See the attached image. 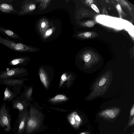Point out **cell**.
I'll list each match as a JSON object with an SVG mask.
<instances>
[{"label":"cell","mask_w":134,"mask_h":134,"mask_svg":"<svg viewBox=\"0 0 134 134\" xmlns=\"http://www.w3.org/2000/svg\"><path fill=\"white\" fill-rule=\"evenodd\" d=\"M29 114V119L25 131L26 134H30L39 129L43 120L41 113L32 106L30 107Z\"/></svg>","instance_id":"6da1fadb"},{"label":"cell","mask_w":134,"mask_h":134,"mask_svg":"<svg viewBox=\"0 0 134 134\" xmlns=\"http://www.w3.org/2000/svg\"><path fill=\"white\" fill-rule=\"evenodd\" d=\"M29 117V112L27 110L19 111L12 131L15 134H23Z\"/></svg>","instance_id":"7a4b0ae2"},{"label":"cell","mask_w":134,"mask_h":134,"mask_svg":"<svg viewBox=\"0 0 134 134\" xmlns=\"http://www.w3.org/2000/svg\"><path fill=\"white\" fill-rule=\"evenodd\" d=\"M9 112V107L5 103H3L0 107V129L2 128L8 132L12 130L11 117Z\"/></svg>","instance_id":"3957f363"},{"label":"cell","mask_w":134,"mask_h":134,"mask_svg":"<svg viewBox=\"0 0 134 134\" xmlns=\"http://www.w3.org/2000/svg\"><path fill=\"white\" fill-rule=\"evenodd\" d=\"M28 74L27 70L25 68L17 67L7 68L0 72V80L11 78H22Z\"/></svg>","instance_id":"277c9868"},{"label":"cell","mask_w":134,"mask_h":134,"mask_svg":"<svg viewBox=\"0 0 134 134\" xmlns=\"http://www.w3.org/2000/svg\"><path fill=\"white\" fill-rule=\"evenodd\" d=\"M27 79L25 78H11L0 80V84L11 88L18 94H21L20 90L24 86V82Z\"/></svg>","instance_id":"5b68a950"},{"label":"cell","mask_w":134,"mask_h":134,"mask_svg":"<svg viewBox=\"0 0 134 134\" xmlns=\"http://www.w3.org/2000/svg\"><path fill=\"white\" fill-rule=\"evenodd\" d=\"M0 43L2 44L9 48L16 51L22 52L27 51L30 48L23 44L17 43L4 38L0 36Z\"/></svg>","instance_id":"8992f818"},{"label":"cell","mask_w":134,"mask_h":134,"mask_svg":"<svg viewBox=\"0 0 134 134\" xmlns=\"http://www.w3.org/2000/svg\"><path fill=\"white\" fill-rule=\"evenodd\" d=\"M13 109L18 110L19 111L26 110L29 102L21 94L19 97L13 99L11 101Z\"/></svg>","instance_id":"52a82bcc"},{"label":"cell","mask_w":134,"mask_h":134,"mask_svg":"<svg viewBox=\"0 0 134 134\" xmlns=\"http://www.w3.org/2000/svg\"><path fill=\"white\" fill-rule=\"evenodd\" d=\"M120 112V108H113L102 111L99 113L98 116L105 119L113 120L117 117Z\"/></svg>","instance_id":"ba28073f"},{"label":"cell","mask_w":134,"mask_h":134,"mask_svg":"<svg viewBox=\"0 0 134 134\" xmlns=\"http://www.w3.org/2000/svg\"><path fill=\"white\" fill-rule=\"evenodd\" d=\"M109 77L107 76V75H104L100 77L97 81L93 88L92 94L91 95L94 96V97L98 96L100 91L101 89L105 88V87L106 86L107 84L109 82Z\"/></svg>","instance_id":"9c48e42d"},{"label":"cell","mask_w":134,"mask_h":134,"mask_svg":"<svg viewBox=\"0 0 134 134\" xmlns=\"http://www.w3.org/2000/svg\"><path fill=\"white\" fill-rule=\"evenodd\" d=\"M69 122L75 129H78L81 124L82 121L77 113L74 111L71 113L67 116Z\"/></svg>","instance_id":"30bf717a"},{"label":"cell","mask_w":134,"mask_h":134,"mask_svg":"<svg viewBox=\"0 0 134 134\" xmlns=\"http://www.w3.org/2000/svg\"><path fill=\"white\" fill-rule=\"evenodd\" d=\"M27 58L25 57L15 58L9 62L8 65L12 66L20 67L26 65L27 64Z\"/></svg>","instance_id":"8fae6325"},{"label":"cell","mask_w":134,"mask_h":134,"mask_svg":"<svg viewBox=\"0 0 134 134\" xmlns=\"http://www.w3.org/2000/svg\"><path fill=\"white\" fill-rule=\"evenodd\" d=\"M18 95L17 94L7 86L4 91L3 100L4 102L11 101L14 98L17 97Z\"/></svg>","instance_id":"7c38bea8"},{"label":"cell","mask_w":134,"mask_h":134,"mask_svg":"<svg viewBox=\"0 0 134 134\" xmlns=\"http://www.w3.org/2000/svg\"><path fill=\"white\" fill-rule=\"evenodd\" d=\"M39 75L40 80L45 87L47 88L49 85V81L47 74L42 68L39 70Z\"/></svg>","instance_id":"4fadbf2b"},{"label":"cell","mask_w":134,"mask_h":134,"mask_svg":"<svg viewBox=\"0 0 134 134\" xmlns=\"http://www.w3.org/2000/svg\"><path fill=\"white\" fill-rule=\"evenodd\" d=\"M0 11L5 13H9L12 12H17L12 5L6 3H0Z\"/></svg>","instance_id":"5bb4252c"},{"label":"cell","mask_w":134,"mask_h":134,"mask_svg":"<svg viewBox=\"0 0 134 134\" xmlns=\"http://www.w3.org/2000/svg\"><path fill=\"white\" fill-rule=\"evenodd\" d=\"M68 99V98L62 94H58L51 98L49 100L52 102L55 103L66 101Z\"/></svg>","instance_id":"9a60e30c"},{"label":"cell","mask_w":134,"mask_h":134,"mask_svg":"<svg viewBox=\"0 0 134 134\" xmlns=\"http://www.w3.org/2000/svg\"><path fill=\"white\" fill-rule=\"evenodd\" d=\"M0 31L13 38L16 39L20 38L18 35L10 30L5 29L0 27Z\"/></svg>","instance_id":"2e32d148"},{"label":"cell","mask_w":134,"mask_h":134,"mask_svg":"<svg viewBox=\"0 0 134 134\" xmlns=\"http://www.w3.org/2000/svg\"><path fill=\"white\" fill-rule=\"evenodd\" d=\"M25 90L23 93L21 94L26 99L29 101L31 99V97L32 92V89L31 87H27L24 86Z\"/></svg>","instance_id":"e0dca14e"},{"label":"cell","mask_w":134,"mask_h":134,"mask_svg":"<svg viewBox=\"0 0 134 134\" xmlns=\"http://www.w3.org/2000/svg\"><path fill=\"white\" fill-rule=\"evenodd\" d=\"M71 77L70 75H68L66 73L63 74L61 77L60 86H61L64 83H65L66 81L68 82Z\"/></svg>","instance_id":"ac0fdd59"},{"label":"cell","mask_w":134,"mask_h":134,"mask_svg":"<svg viewBox=\"0 0 134 134\" xmlns=\"http://www.w3.org/2000/svg\"><path fill=\"white\" fill-rule=\"evenodd\" d=\"M134 124V116H133L130 120H129L128 123L124 129V132L127 128L133 125Z\"/></svg>","instance_id":"d6986e66"},{"label":"cell","mask_w":134,"mask_h":134,"mask_svg":"<svg viewBox=\"0 0 134 134\" xmlns=\"http://www.w3.org/2000/svg\"><path fill=\"white\" fill-rule=\"evenodd\" d=\"M91 58V56L90 54H87L84 55L83 60L86 64L88 63L90 61Z\"/></svg>","instance_id":"ffe728a7"},{"label":"cell","mask_w":134,"mask_h":134,"mask_svg":"<svg viewBox=\"0 0 134 134\" xmlns=\"http://www.w3.org/2000/svg\"><path fill=\"white\" fill-rule=\"evenodd\" d=\"M133 116H134V105L133 104L130 111L129 120H130Z\"/></svg>","instance_id":"44dd1931"},{"label":"cell","mask_w":134,"mask_h":134,"mask_svg":"<svg viewBox=\"0 0 134 134\" xmlns=\"http://www.w3.org/2000/svg\"><path fill=\"white\" fill-rule=\"evenodd\" d=\"M86 24L87 27H91L94 25V23L93 21L89 20L86 22Z\"/></svg>","instance_id":"7402d4cb"},{"label":"cell","mask_w":134,"mask_h":134,"mask_svg":"<svg viewBox=\"0 0 134 134\" xmlns=\"http://www.w3.org/2000/svg\"><path fill=\"white\" fill-rule=\"evenodd\" d=\"M91 7L97 13H99V10L97 8V7L94 4H92L91 5Z\"/></svg>","instance_id":"603a6c76"},{"label":"cell","mask_w":134,"mask_h":134,"mask_svg":"<svg viewBox=\"0 0 134 134\" xmlns=\"http://www.w3.org/2000/svg\"><path fill=\"white\" fill-rule=\"evenodd\" d=\"M84 35L85 37H89L91 36V34L90 32H87L84 34Z\"/></svg>","instance_id":"cb8c5ba5"},{"label":"cell","mask_w":134,"mask_h":134,"mask_svg":"<svg viewBox=\"0 0 134 134\" xmlns=\"http://www.w3.org/2000/svg\"><path fill=\"white\" fill-rule=\"evenodd\" d=\"M52 32V30L51 29H49L48 30L46 33V36H48L51 34Z\"/></svg>","instance_id":"d4e9b609"},{"label":"cell","mask_w":134,"mask_h":134,"mask_svg":"<svg viewBox=\"0 0 134 134\" xmlns=\"http://www.w3.org/2000/svg\"><path fill=\"white\" fill-rule=\"evenodd\" d=\"M46 25L45 23L44 22H42L41 24V27L42 28H44L45 27Z\"/></svg>","instance_id":"484cf974"},{"label":"cell","mask_w":134,"mask_h":134,"mask_svg":"<svg viewBox=\"0 0 134 134\" xmlns=\"http://www.w3.org/2000/svg\"><path fill=\"white\" fill-rule=\"evenodd\" d=\"M86 1L89 3H92L93 2V0H86Z\"/></svg>","instance_id":"4316f807"},{"label":"cell","mask_w":134,"mask_h":134,"mask_svg":"<svg viewBox=\"0 0 134 134\" xmlns=\"http://www.w3.org/2000/svg\"><path fill=\"white\" fill-rule=\"evenodd\" d=\"M80 134H90L88 132H83L81 133Z\"/></svg>","instance_id":"83f0119b"},{"label":"cell","mask_w":134,"mask_h":134,"mask_svg":"<svg viewBox=\"0 0 134 134\" xmlns=\"http://www.w3.org/2000/svg\"><path fill=\"white\" fill-rule=\"evenodd\" d=\"M130 134H134V132L133 131L132 133H131Z\"/></svg>","instance_id":"f1b7e54d"}]
</instances>
